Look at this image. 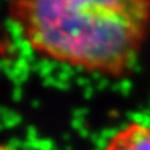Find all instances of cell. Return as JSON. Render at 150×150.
<instances>
[{"label": "cell", "instance_id": "cell-1", "mask_svg": "<svg viewBox=\"0 0 150 150\" xmlns=\"http://www.w3.org/2000/svg\"><path fill=\"white\" fill-rule=\"evenodd\" d=\"M36 54L88 73L124 78L150 36V0H7Z\"/></svg>", "mask_w": 150, "mask_h": 150}, {"label": "cell", "instance_id": "cell-2", "mask_svg": "<svg viewBox=\"0 0 150 150\" xmlns=\"http://www.w3.org/2000/svg\"><path fill=\"white\" fill-rule=\"evenodd\" d=\"M104 150H150V125L130 121L112 136Z\"/></svg>", "mask_w": 150, "mask_h": 150}]
</instances>
